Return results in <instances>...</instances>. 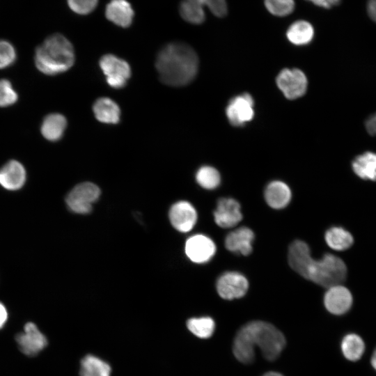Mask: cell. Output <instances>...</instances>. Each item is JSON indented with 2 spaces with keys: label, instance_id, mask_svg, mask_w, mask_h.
<instances>
[{
  "label": "cell",
  "instance_id": "cell-1",
  "mask_svg": "<svg viewBox=\"0 0 376 376\" xmlns=\"http://www.w3.org/2000/svg\"><path fill=\"white\" fill-rule=\"evenodd\" d=\"M310 253L306 242L294 241L288 249L289 265L306 279L323 287L340 284L345 279L347 267L340 258L327 253L316 260L311 258Z\"/></svg>",
  "mask_w": 376,
  "mask_h": 376
},
{
  "label": "cell",
  "instance_id": "cell-2",
  "mask_svg": "<svg viewBox=\"0 0 376 376\" xmlns=\"http://www.w3.org/2000/svg\"><path fill=\"white\" fill-rule=\"evenodd\" d=\"M155 67L160 81L171 86H182L194 80L198 70V57L189 45L173 42L158 52Z\"/></svg>",
  "mask_w": 376,
  "mask_h": 376
},
{
  "label": "cell",
  "instance_id": "cell-3",
  "mask_svg": "<svg viewBox=\"0 0 376 376\" xmlns=\"http://www.w3.org/2000/svg\"><path fill=\"white\" fill-rule=\"evenodd\" d=\"M75 51L72 43L60 33L47 37L35 52L36 68L47 75H56L69 70L74 64Z\"/></svg>",
  "mask_w": 376,
  "mask_h": 376
},
{
  "label": "cell",
  "instance_id": "cell-4",
  "mask_svg": "<svg viewBox=\"0 0 376 376\" xmlns=\"http://www.w3.org/2000/svg\"><path fill=\"white\" fill-rule=\"evenodd\" d=\"M253 345L258 346L263 357L270 361L276 359L285 347L283 334L272 324L263 321H252L244 325Z\"/></svg>",
  "mask_w": 376,
  "mask_h": 376
},
{
  "label": "cell",
  "instance_id": "cell-5",
  "mask_svg": "<svg viewBox=\"0 0 376 376\" xmlns=\"http://www.w3.org/2000/svg\"><path fill=\"white\" fill-rule=\"evenodd\" d=\"M100 194L99 187L92 182H82L76 185L68 194L65 201L68 208L78 214H87L92 210V203Z\"/></svg>",
  "mask_w": 376,
  "mask_h": 376
},
{
  "label": "cell",
  "instance_id": "cell-6",
  "mask_svg": "<svg viewBox=\"0 0 376 376\" xmlns=\"http://www.w3.org/2000/svg\"><path fill=\"white\" fill-rule=\"evenodd\" d=\"M100 67L106 77L107 84L115 88L125 86L131 76L129 63L113 54H108L102 56Z\"/></svg>",
  "mask_w": 376,
  "mask_h": 376
},
{
  "label": "cell",
  "instance_id": "cell-7",
  "mask_svg": "<svg viewBox=\"0 0 376 376\" xmlns=\"http://www.w3.org/2000/svg\"><path fill=\"white\" fill-rule=\"evenodd\" d=\"M307 78L299 69H283L276 77L278 88L286 98L294 100L302 96L307 89Z\"/></svg>",
  "mask_w": 376,
  "mask_h": 376
},
{
  "label": "cell",
  "instance_id": "cell-8",
  "mask_svg": "<svg viewBox=\"0 0 376 376\" xmlns=\"http://www.w3.org/2000/svg\"><path fill=\"white\" fill-rule=\"evenodd\" d=\"M15 339L20 351L29 357L39 354L48 343L46 336L31 322L24 325L23 331L17 334Z\"/></svg>",
  "mask_w": 376,
  "mask_h": 376
},
{
  "label": "cell",
  "instance_id": "cell-9",
  "mask_svg": "<svg viewBox=\"0 0 376 376\" xmlns=\"http://www.w3.org/2000/svg\"><path fill=\"white\" fill-rule=\"evenodd\" d=\"M249 283L245 276L235 272L223 274L217 280V290L219 296L225 299L243 297L247 292Z\"/></svg>",
  "mask_w": 376,
  "mask_h": 376
},
{
  "label": "cell",
  "instance_id": "cell-10",
  "mask_svg": "<svg viewBox=\"0 0 376 376\" xmlns=\"http://www.w3.org/2000/svg\"><path fill=\"white\" fill-rule=\"evenodd\" d=\"M253 100L248 93L233 97L228 104L226 113L229 122L235 126L250 121L253 116Z\"/></svg>",
  "mask_w": 376,
  "mask_h": 376
},
{
  "label": "cell",
  "instance_id": "cell-11",
  "mask_svg": "<svg viewBox=\"0 0 376 376\" xmlns=\"http://www.w3.org/2000/svg\"><path fill=\"white\" fill-rule=\"evenodd\" d=\"M216 252L214 242L203 235H195L189 237L185 244L187 257L196 263H203L210 260Z\"/></svg>",
  "mask_w": 376,
  "mask_h": 376
},
{
  "label": "cell",
  "instance_id": "cell-12",
  "mask_svg": "<svg viewBox=\"0 0 376 376\" xmlns=\"http://www.w3.org/2000/svg\"><path fill=\"white\" fill-rule=\"evenodd\" d=\"M214 217L216 224L223 228L234 227L242 219L240 203L231 198H220L214 212Z\"/></svg>",
  "mask_w": 376,
  "mask_h": 376
},
{
  "label": "cell",
  "instance_id": "cell-13",
  "mask_svg": "<svg viewBox=\"0 0 376 376\" xmlns=\"http://www.w3.org/2000/svg\"><path fill=\"white\" fill-rule=\"evenodd\" d=\"M169 219L177 230L185 233L191 230L196 224L197 213L190 203L182 201L172 205Z\"/></svg>",
  "mask_w": 376,
  "mask_h": 376
},
{
  "label": "cell",
  "instance_id": "cell-14",
  "mask_svg": "<svg viewBox=\"0 0 376 376\" xmlns=\"http://www.w3.org/2000/svg\"><path fill=\"white\" fill-rule=\"evenodd\" d=\"M326 308L334 315H342L350 310L352 304L350 291L343 285L338 284L331 286L324 297Z\"/></svg>",
  "mask_w": 376,
  "mask_h": 376
},
{
  "label": "cell",
  "instance_id": "cell-15",
  "mask_svg": "<svg viewBox=\"0 0 376 376\" xmlns=\"http://www.w3.org/2000/svg\"><path fill=\"white\" fill-rule=\"evenodd\" d=\"M106 18L116 26L129 27L133 22L134 11L127 0H111L105 7Z\"/></svg>",
  "mask_w": 376,
  "mask_h": 376
},
{
  "label": "cell",
  "instance_id": "cell-16",
  "mask_svg": "<svg viewBox=\"0 0 376 376\" xmlns=\"http://www.w3.org/2000/svg\"><path fill=\"white\" fill-rule=\"evenodd\" d=\"M26 179V170L17 160H10L0 169V185L8 190L15 191L22 188Z\"/></svg>",
  "mask_w": 376,
  "mask_h": 376
},
{
  "label": "cell",
  "instance_id": "cell-17",
  "mask_svg": "<svg viewBox=\"0 0 376 376\" xmlns=\"http://www.w3.org/2000/svg\"><path fill=\"white\" fill-rule=\"evenodd\" d=\"M253 240V231L247 227H241L228 234L225 239V246L230 251L248 256L252 251Z\"/></svg>",
  "mask_w": 376,
  "mask_h": 376
},
{
  "label": "cell",
  "instance_id": "cell-18",
  "mask_svg": "<svg viewBox=\"0 0 376 376\" xmlns=\"http://www.w3.org/2000/svg\"><path fill=\"white\" fill-rule=\"evenodd\" d=\"M265 199L271 207L281 209L290 203L291 191L285 183L281 181H273L265 189Z\"/></svg>",
  "mask_w": 376,
  "mask_h": 376
},
{
  "label": "cell",
  "instance_id": "cell-19",
  "mask_svg": "<svg viewBox=\"0 0 376 376\" xmlns=\"http://www.w3.org/2000/svg\"><path fill=\"white\" fill-rule=\"evenodd\" d=\"M93 111L97 120L107 124H116L120 120L118 105L109 97H100L93 104Z\"/></svg>",
  "mask_w": 376,
  "mask_h": 376
},
{
  "label": "cell",
  "instance_id": "cell-20",
  "mask_svg": "<svg viewBox=\"0 0 376 376\" xmlns=\"http://www.w3.org/2000/svg\"><path fill=\"white\" fill-rule=\"evenodd\" d=\"M250 336L243 326L237 333L233 343V353L242 363H250L254 360L255 351Z\"/></svg>",
  "mask_w": 376,
  "mask_h": 376
},
{
  "label": "cell",
  "instance_id": "cell-21",
  "mask_svg": "<svg viewBox=\"0 0 376 376\" xmlns=\"http://www.w3.org/2000/svg\"><path fill=\"white\" fill-rule=\"evenodd\" d=\"M67 127V120L61 113H50L43 120L40 132L42 136L48 141H56L63 135Z\"/></svg>",
  "mask_w": 376,
  "mask_h": 376
},
{
  "label": "cell",
  "instance_id": "cell-22",
  "mask_svg": "<svg viewBox=\"0 0 376 376\" xmlns=\"http://www.w3.org/2000/svg\"><path fill=\"white\" fill-rule=\"evenodd\" d=\"M352 167L355 174L363 180L376 181V154L364 152L352 162Z\"/></svg>",
  "mask_w": 376,
  "mask_h": 376
},
{
  "label": "cell",
  "instance_id": "cell-23",
  "mask_svg": "<svg viewBox=\"0 0 376 376\" xmlns=\"http://www.w3.org/2000/svg\"><path fill=\"white\" fill-rule=\"evenodd\" d=\"M313 27L306 20H297L293 22L286 32L288 40L295 45H307L313 40Z\"/></svg>",
  "mask_w": 376,
  "mask_h": 376
},
{
  "label": "cell",
  "instance_id": "cell-24",
  "mask_svg": "<svg viewBox=\"0 0 376 376\" xmlns=\"http://www.w3.org/2000/svg\"><path fill=\"white\" fill-rule=\"evenodd\" d=\"M110 365L102 359L87 354L80 363V376H111Z\"/></svg>",
  "mask_w": 376,
  "mask_h": 376
},
{
  "label": "cell",
  "instance_id": "cell-25",
  "mask_svg": "<svg viewBox=\"0 0 376 376\" xmlns=\"http://www.w3.org/2000/svg\"><path fill=\"white\" fill-rule=\"evenodd\" d=\"M324 239L328 246L336 251L349 249L354 242L351 233L342 227L334 226L327 230Z\"/></svg>",
  "mask_w": 376,
  "mask_h": 376
},
{
  "label": "cell",
  "instance_id": "cell-26",
  "mask_svg": "<svg viewBox=\"0 0 376 376\" xmlns=\"http://www.w3.org/2000/svg\"><path fill=\"white\" fill-rule=\"evenodd\" d=\"M179 13L184 20L192 24H202L205 19L203 6L196 0H182Z\"/></svg>",
  "mask_w": 376,
  "mask_h": 376
},
{
  "label": "cell",
  "instance_id": "cell-27",
  "mask_svg": "<svg viewBox=\"0 0 376 376\" xmlns=\"http://www.w3.org/2000/svg\"><path fill=\"white\" fill-rule=\"evenodd\" d=\"M344 356L350 361H357L362 356L365 346L363 340L357 334H348L341 343Z\"/></svg>",
  "mask_w": 376,
  "mask_h": 376
},
{
  "label": "cell",
  "instance_id": "cell-28",
  "mask_svg": "<svg viewBox=\"0 0 376 376\" xmlns=\"http://www.w3.org/2000/svg\"><path fill=\"white\" fill-rule=\"evenodd\" d=\"M189 331L201 338H210L215 328V323L210 317L193 318L187 322Z\"/></svg>",
  "mask_w": 376,
  "mask_h": 376
},
{
  "label": "cell",
  "instance_id": "cell-29",
  "mask_svg": "<svg viewBox=\"0 0 376 376\" xmlns=\"http://www.w3.org/2000/svg\"><path fill=\"white\" fill-rule=\"evenodd\" d=\"M196 180L200 186L207 189H213L220 183L221 178L219 171L210 166L201 167L196 174Z\"/></svg>",
  "mask_w": 376,
  "mask_h": 376
},
{
  "label": "cell",
  "instance_id": "cell-30",
  "mask_svg": "<svg viewBox=\"0 0 376 376\" xmlns=\"http://www.w3.org/2000/svg\"><path fill=\"white\" fill-rule=\"evenodd\" d=\"M264 3L267 10L277 17L289 15L295 8L294 0H264Z\"/></svg>",
  "mask_w": 376,
  "mask_h": 376
},
{
  "label": "cell",
  "instance_id": "cell-31",
  "mask_svg": "<svg viewBox=\"0 0 376 376\" xmlns=\"http://www.w3.org/2000/svg\"><path fill=\"white\" fill-rule=\"evenodd\" d=\"M17 98V93L11 83L5 79H0V107H9L15 104Z\"/></svg>",
  "mask_w": 376,
  "mask_h": 376
},
{
  "label": "cell",
  "instance_id": "cell-32",
  "mask_svg": "<svg viewBox=\"0 0 376 376\" xmlns=\"http://www.w3.org/2000/svg\"><path fill=\"white\" fill-rule=\"evenodd\" d=\"M16 51L13 45L6 40H0V69L11 65L16 60Z\"/></svg>",
  "mask_w": 376,
  "mask_h": 376
},
{
  "label": "cell",
  "instance_id": "cell-33",
  "mask_svg": "<svg viewBox=\"0 0 376 376\" xmlns=\"http://www.w3.org/2000/svg\"><path fill=\"white\" fill-rule=\"evenodd\" d=\"M69 8L78 15H85L92 13L98 3V0H67Z\"/></svg>",
  "mask_w": 376,
  "mask_h": 376
},
{
  "label": "cell",
  "instance_id": "cell-34",
  "mask_svg": "<svg viewBox=\"0 0 376 376\" xmlns=\"http://www.w3.org/2000/svg\"><path fill=\"white\" fill-rule=\"evenodd\" d=\"M203 7L207 8L215 16L222 17L228 13V6L226 0H196Z\"/></svg>",
  "mask_w": 376,
  "mask_h": 376
},
{
  "label": "cell",
  "instance_id": "cell-35",
  "mask_svg": "<svg viewBox=\"0 0 376 376\" xmlns=\"http://www.w3.org/2000/svg\"><path fill=\"white\" fill-rule=\"evenodd\" d=\"M313 4L324 8H331L338 5L341 0H306Z\"/></svg>",
  "mask_w": 376,
  "mask_h": 376
},
{
  "label": "cell",
  "instance_id": "cell-36",
  "mask_svg": "<svg viewBox=\"0 0 376 376\" xmlns=\"http://www.w3.org/2000/svg\"><path fill=\"white\" fill-rule=\"evenodd\" d=\"M367 11L371 19L376 22V0H368Z\"/></svg>",
  "mask_w": 376,
  "mask_h": 376
},
{
  "label": "cell",
  "instance_id": "cell-37",
  "mask_svg": "<svg viewBox=\"0 0 376 376\" xmlns=\"http://www.w3.org/2000/svg\"><path fill=\"white\" fill-rule=\"evenodd\" d=\"M8 315L6 306L0 302V329L4 327L8 320Z\"/></svg>",
  "mask_w": 376,
  "mask_h": 376
},
{
  "label": "cell",
  "instance_id": "cell-38",
  "mask_svg": "<svg viewBox=\"0 0 376 376\" xmlns=\"http://www.w3.org/2000/svg\"><path fill=\"white\" fill-rule=\"evenodd\" d=\"M371 363L373 368L376 370V350L374 351L372 358H371Z\"/></svg>",
  "mask_w": 376,
  "mask_h": 376
},
{
  "label": "cell",
  "instance_id": "cell-39",
  "mask_svg": "<svg viewBox=\"0 0 376 376\" xmlns=\"http://www.w3.org/2000/svg\"><path fill=\"white\" fill-rule=\"evenodd\" d=\"M263 376H283V375L276 372H269L265 374Z\"/></svg>",
  "mask_w": 376,
  "mask_h": 376
}]
</instances>
